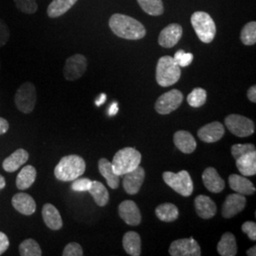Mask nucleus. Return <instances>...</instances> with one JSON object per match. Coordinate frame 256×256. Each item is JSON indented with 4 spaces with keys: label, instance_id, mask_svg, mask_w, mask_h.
I'll list each match as a JSON object with an SVG mask.
<instances>
[{
    "label": "nucleus",
    "instance_id": "obj_1",
    "mask_svg": "<svg viewBox=\"0 0 256 256\" xmlns=\"http://www.w3.org/2000/svg\"><path fill=\"white\" fill-rule=\"evenodd\" d=\"M110 27L114 34L128 40H140L146 34V28L140 21L122 14H114L110 18Z\"/></svg>",
    "mask_w": 256,
    "mask_h": 256
},
{
    "label": "nucleus",
    "instance_id": "obj_2",
    "mask_svg": "<svg viewBox=\"0 0 256 256\" xmlns=\"http://www.w3.org/2000/svg\"><path fill=\"white\" fill-rule=\"evenodd\" d=\"M86 162L82 156L68 155L63 156L55 166L54 176L61 182H74L84 174L86 171Z\"/></svg>",
    "mask_w": 256,
    "mask_h": 256
},
{
    "label": "nucleus",
    "instance_id": "obj_3",
    "mask_svg": "<svg viewBox=\"0 0 256 256\" xmlns=\"http://www.w3.org/2000/svg\"><path fill=\"white\" fill-rule=\"evenodd\" d=\"M182 76L180 66L171 56H162L158 59L156 68V82L164 88H168L178 82Z\"/></svg>",
    "mask_w": 256,
    "mask_h": 256
},
{
    "label": "nucleus",
    "instance_id": "obj_4",
    "mask_svg": "<svg viewBox=\"0 0 256 256\" xmlns=\"http://www.w3.org/2000/svg\"><path fill=\"white\" fill-rule=\"evenodd\" d=\"M140 160L142 154L136 148L126 147L115 154L111 164L114 173L119 176H122L136 169L140 164Z\"/></svg>",
    "mask_w": 256,
    "mask_h": 256
},
{
    "label": "nucleus",
    "instance_id": "obj_5",
    "mask_svg": "<svg viewBox=\"0 0 256 256\" xmlns=\"http://www.w3.org/2000/svg\"><path fill=\"white\" fill-rule=\"evenodd\" d=\"M192 28L200 40L203 43H210L216 34V26L210 14L205 12H196L191 16Z\"/></svg>",
    "mask_w": 256,
    "mask_h": 256
},
{
    "label": "nucleus",
    "instance_id": "obj_6",
    "mask_svg": "<svg viewBox=\"0 0 256 256\" xmlns=\"http://www.w3.org/2000/svg\"><path fill=\"white\" fill-rule=\"evenodd\" d=\"M164 182L171 187L174 192L188 198L194 192V183L189 172L182 170L178 173L164 172L162 174Z\"/></svg>",
    "mask_w": 256,
    "mask_h": 256
},
{
    "label": "nucleus",
    "instance_id": "obj_7",
    "mask_svg": "<svg viewBox=\"0 0 256 256\" xmlns=\"http://www.w3.org/2000/svg\"><path fill=\"white\" fill-rule=\"evenodd\" d=\"M37 94L32 82L22 84L14 96V102L18 110L25 114L32 113L36 104Z\"/></svg>",
    "mask_w": 256,
    "mask_h": 256
},
{
    "label": "nucleus",
    "instance_id": "obj_8",
    "mask_svg": "<svg viewBox=\"0 0 256 256\" xmlns=\"http://www.w3.org/2000/svg\"><path fill=\"white\" fill-rule=\"evenodd\" d=\"M225 126L230 132L239 138L252 136L254 133V122L245 116L238 114H230L225 118Z\"/></svg>",
    "mask_w": 256,
    "mask_h": 256
},
{
    "label": "nucleus",
    "instance_id": "obj_9",
    "mask_svg": "<svg viewBox=\"0 0 256 256\" xmlns=\"http://www.w3.org/2000/svg\"><path fill=\"white\" fill-rule=\"evenodd\" d=\"M182 92L178 90H172L165 92L156 102L155 110L160 115H168L178 110L182 104Z\"/></svg>",
    "mask_w": 256,
    "mask_h": 256
},
{
    "label": "nucleus",
    "instance_id": "obj_10",
    "mask_svg": "<svg viewBox=\"0 0 256 256\" xmlns=\"http://www.w3.org/2000/svg\"><path fill=\"white\" fill-rule=\"evenodd\" d=\"M169 254L172 256H200L202 250L194 238H182L172 242L169 248Z\"/></svg>",
    "mask_w": 256,
    "mask_h": 256
},
{
    "label": "nucleus",
    "instance_id": "obj_11",
    "mask_svg": "<svg viewBox=\"0 0 256 256\" xmlns=\"http://www.w3.org/2000/svg\"><path fill=\"white\" fill-rule=\"evenodd\" d=\"M88 68L86 58L82 54H74L66 59L64 76L68 81H75L82 77Z\"/></svg>",
    "mask_w": 256,
    "mask_h": 256
},
{
    "label": "nucleus",
    "instance_id": "obj_12",
    "mask_svg": "<svg viewBox=\"0 0 256 256\" xmlns=\"http://www.w3.org/2000/svg\"><path fill=\"white\" fill-rule=\"evenodd\" d=\"M246 203H247V200L245 196L238 192L230 194L226 198L225 202L223 203L222 210H221L222 216L227 220L236 216L239 212H241L245 209Z\"/></svg>",
    "mask_w": 256,
    "mask_h": 256
},
{
    "label": "nucleus",
    "instance_id": "obj_13",
    "mask_svg": "<svg viewBox=\"0 0 256 256\" xmlns=\"http://www.w3.org/2000/svg\"><path fill=\"white\" fill-rule=\"evenodd\" d=\"M122 180V186L124 191L128 194H136L140 192L144 178H146V171L140 165L133 171L129 172L128 174H124Z\"/></svg>",
    "mask_w": 256,
    "mask_h": 256
},
{
    "label": "nucleus",
    "instance_id": "obj_14",
    "mask_svg": "<svg viewBox=\"0 0 256 256\" xmlns=\"http://www.w3.org/2000/svg\"><path fill=\"white\" fill-rule=\"evenodd\" d=\"M182 27L180 24L173 23L165 27L158 36V44L165 48L176 46L182 37Z\"/></svg>",
    "mask_w": 256,
    "mask_h": 256
},
{
    "label": "nucleus",
    "instance_id": "obj_15",
    "mask_svg": "<svg viewBox=\"0 0 256 256\" xmlns=\"http://www.w3.org/2000/svg\"><path fill=\"white\" fill-rule=\"evenodd\" d=\"M119 216L128 225L138 226L142 221L140 210L132 200H124L119 205Z\"/></svg>",
    "mask_w": 256,
    "mask_h": 256
},
{
    "label": "nucleus",
    "instance_id": "obj_16",
    "mask_svg": "<svg viewBox=\"0 0 256 256\" xmlns=\"http://www.w3.org/2000/svg\"><path fill=\"white\" fill-rule=\"evenodd\" d=\"M225 134L224 126L220 122H212L198 131V136L202 142L207 144H214L218 142Z\"/></svg>",
    "mask_w": 256,
    "mask_h": 256
},
{
    "label": "nucleus",
    "instance_id": "obj_17",
    "mask_svg": "<svg viewBox=\"0 0 256 256\" xmlns=\"http://www.w3.org/2000/svg\"><path fill=\"white\" fill-rule=\"evenodd\" d=\"M12 207L24 216H32L36 210L34 200L26 192L16 194L12 198Z\"/></svg>",
    "mask_w": 256,
    "mask_h": 256
},
{
    "label": "nucleus",
    "instance_id": "obj_18",
    "mask_svg": "<svg viewBox=\"0 0 256 256\" xmlns=\"http://www.w3.org/2000/svg\"><path fill=\"white\" fill-rule=\"evenodd\" d=\"M202 180L206 189L210 192L218 194L225 188V182L222 180L216 169L214 167H208L202 174Z\"/></svg>",
    "mask_w": 256,
    "mask_h": 256
},
{
    "label": "nucleus",
    "instance_id": "obj_19",
    "mask_svg": "<svg viewBox=\"0 0 256 256\" xmlns=\"http://www.w3.org/2000/svg\"><path fill=\"white\" fill-rule=\"evenodd\" d=\"M194 208L198 216L203 220H210L216 214V205L214 200L204 194L194 198Z\"/></svg>",
    "mask_w": 256,
    "mask_h": 256
},
{
    "label": "nucleus",
    "instance_id": "obj_20",
    "mask_svg": "<svg viewBox=\"0 0 256 256\" xmlns=\"http://www.w3.org/2000/svg\"><path fill=\"white\" fill-rule=\"evenodd\" d=\"M229 184L230 189L234 192L243 194V196H250L256 194V187L252 182L248 180L245 176L232 174L229 176Z\"/></svg>",
    "mask_w": 256,
    "mask_h": 256
},
{
    "label": "nucleus",
    "instance_id": "obj_21",
    "mask_svg": "<svg viewBox=\"0 0 256 256\" xmlns=\"http://www.w3.org/2000/svg\"><path fill=\"white\" fill-rule=\"evenodd\" d=\"M28 160V153L25 149L19 148L4 160L2 166L6 172L12 173L18 171L20 167L25 164Z\"/></svg>",
    "mask_w": 256,
    "mask_h": 256
},
{
    "label": "nucleus",
    "instance_id": "obj_22",
    "mask_svg": "<svg viewBox=\"0 0 256 256\" xmlns=\"http://www.w3.org/2000/svg\"><path fill=\"white\" fill-rule=\"evenodd\" d=\"M174 144L176 148L184 154H192L196 149V142L192 134L185 130L176 131L174 135Z\"/></svg>",
    "mask_w": 256,
    "mask_h": 256
},
{
    "label": "nucleus",
    "instance_id": "obj_23",
    "mask_svg": "<svg viewBox=\"0 0 256 256\" xmlns=\"http://www.w3.org/2000/svg\"><path fill=\"white\" fill-rule=\"evenodd\" d=\"M42 218L48 228L54 230H61L63 227V220L57 208L52 204L46 203L42 209Z\"/></svg>",
    "mask_w": 256,
    "mask_h": 256
},
{
    "label": "nucleus",
    "instance_id": "obj_24",
    "mask_svg": "<svg viewBox=\"0 0 256 256\" xmlns=\"http://www.w3.org/2000/svg\"><path fill=\"white\" fill-rule=\"evenodd\" d=\"M236 160L238 171L245 176H252L256 174V152L252 151L239 156Z\"/></svg>",
    "mask_w": 256,
    "mask_h": 256
},
{
    "label": "nucleus",
    "instance_id": "obj_25",
    "mask_svg": "<svg viewBox=\"0 0 256 256\" xmlns=\"http://www.w3.org/2000/svg\"><path fill=\"white\" fill-rule=\"evenodd\" d=\"M218 252L221 256H236L238 254L236 239L232 232H225L218 244Z\"/></svg>",
    "mask_w": 256,
    "mask_h": 256
},
{
    "label": "nucleus",
    "instance_id": "obj_26",
    "mask_svg": "<svg viewBox=\"0 0 256 256\" xmlns=\"http://www.w3.org/2000/svg\"><path fill=\"white\" fill-rule=\"evenodd\" d=\"M99 172L106 178L111 189H117L120 185V176L114 173L112 164L108 160L102 158L98 162Z\"/></svg>",
    "mask_w": 256,
    "mask_h": 256
},
{
    "label": "nucleus",
    "instance_id": "obj_27",
    "mask_svg": "<svg viewBox=\"0 0 256 256\" xmlns=\"http://www.w3.org/2000/svg\"><path fill=\"white\" fill-rule=\"evenodd\" d=\"M122 246L129 256H140L142 240L140 234L136 232H128L122 238Z\"/></svg>",
    "mask_w": 256,
    "mask_h": 256
},
{
    "label": "nucleus",
    "instance_id": "obj_28",
    "mask_svg": "<svg viewBox=\"0 0 256 256\" xmlns=\"http://www.w3.org/2000/svg\"><path fill=\"white\" fill-rule=\"evenodd\" d=\"M36 176V169L34 166L27 165L23 167L16 178V187L22 191L27 190L34 183Z\"/></svg>",
    "mask_w": 256,
    "mask_h": 256
},
{
    "label": "nucleus",
    "instance_id": "obj_29",
    "mask_svg": "<svg viewBox=\"0 0 256 256\" xmlns=\"http://www.w3.org/2000/svg\"><path fill=\"white\" fill-rule=\"evenodd\" d=\"M77 1L78 0H52L48 6L46 14L50 18H59L72 9Z\"/></svg>",
    "mask_w": 256,
    "mask_h": 256
},
{
    "label": "nucleus",
    "instance_id": "obj_30",
    "mask_svg": "<svg viewBox=\"0 0 256 256\" xmlns=\"http://www.w3.org/2000/svg\"><path fill=\"white\" fill-rule=\"evenodd\" d=\"M88 192L92 194L95 203L100 207H104L110 202V192L106 187L100 182H92Z\"/></svg>",
    "mask_w": 256,
    "mask_h": 256
},
{
    "label": "nucleus",
    "instance_id": "obj_31",
    "mask_svg": "<svg viewBox=\"0 0 256 256\" xmlns=\"http://www.w3.org/2000/svg\"><path fill=\"white\" fill-rule=\"evenodd\" d=\"M156 216L164 222H174L178 218L180 212L173 203H164L156 208Z\"/></svg>",
    "mask_w": 256,
    "mask_h": 256
},
{
    "label": "nucleus",
    "instance_id": "obj_32",
    "mask_svg": "<svg viewBox=\"0 0 256 256\" xmlns=\"http://www.w3.org/2000/svg\"><path fill=\"white\" fill-rule=\"evenodd\" d=\"M140 8L144 10L147 14L158 16L164 12L162 0H137Z\"/></svg>",
    "mask_w": 256,
    "mask_h": 256
},
{
    "label": "nucleus",
    "instance_id": "obj_33",
    "mask_svg": "<svg viewBox=\"0 0 256 256\" xmlns=\"http://www.w3.org/2000/svg\"><path fill=\"white\" fill-rule=\"evenodd\" d=\"M19 254L21 256H41L42 250L34 239L28 238L19 245Z\"/></svg>",
    "mask_w": 256,
    "mask_h": 256
},
{
    "label": "nucleus",
    "instance_id": "obj_34",
    "mask_svg": "<svg viewBox=\"0 0 256 256\" xmlns=\"http://www.w3.org/2000/svg\"><path fill=\"white\" fill-rule=\"evenodd\" d=\"M242 43L246 46H252L256 43V22L252 21L246 24L240 34Z\"/></svg>",
    "mask_w": 256,
    "mask_h": 256
},
{
    "label": "nucleus",
    "instance_id": "obj_35",
    "mask_svg": "<svg viewBox=\"0 0 256 256\" xmlns=\"http://www.w3.org/2000/svg\"><path fill=\"white\" fill-rule=\"evenodd\" d=\"M206 101H207V92L202 88H196L192 90V92L189 93L187 97V102L189 106L194 108L204 106Z\"/></svg>",
    "mask_w": 256,
    "mask_h": 256
},
{
    "label": "nucleus",
    "instance_id": "obj_36",
    "mask_svg": "<svg viewBox=\"0 0 256 256\" xmlns=\"http://www.w3.org/2000/svg\"><path fill=\"white\" fill-rule=\"evenodd\" d=\"M16 8L27 14H32L36 12L38 6L36 0H14Z\"/></svg>",
    "mask_w": 256,
    "mask_h": 256
},
{
    "label": "nucleus",
    "instance_id": "obj_37",
    "mask_svg": "<svg viewBox=\"0 0 256 256\" xmlns=\"http://www.w3.org/2000/svg\"><path fill=\"white\" fill-rule=\"evenodd\" d=\"M173 58H174V62L180 68H185V66H188L192 64L194 55L191 52H185L183 50H180L174 54Z\"/></svg>",
    "mask_w": 256,
    "mask_h": 256
},
{
    "label": "nucleus",
    "instance_id": "obj_38",
    "mask_svg": "<svg viewBox=\"0 0 256 256\" xmlns=\"http://www.w3.org/2000/svg\"><path fill=\"white\" fill-rule=\"evenodd\" d=\"M252 151H256V146L252 144H238L232 146V155L234 158V160Z\"/></svg>",
    "mask_w": 256,
    "mask_h": 256
},
{
    "label": "nucleus",
    "instance_id": "obj_39",
    "mask_svg": "<svg viewBox=\"0 0 256 256\" xmlns=\"http://www.w3.org/2000/svg\"><path fill=\"white\" fill-rule=\"evenodd\" d=\"M92 180L90 178H76L72 184V190L74 192H88L92 187Z\"/></svg>",
    "mask_w": 256,
    "mask_h": 256
},
{
    "label": "nucleus",
    "instance_id": "obj_40",
    "mask_svg": "<svg viewBox=\"0 0 256 256\" xmlns=\"http://www.w3.org/2000/svg\"><path fill=\"white\" fill-rule=\"evenodd\" d=\"M63 256H84L82 247L78 243H70L64 247Z\"/></svg>",
    "mask_w": 256,
    "mask_h": 256
},
{
    "label": "nucleus",
    "instance_id": "obj_41",
    "mask_svg": "<svg viewBox=\"0 0 256 256\" xmlns=\"http://www.w3.org/2000/svg\"><path fill=\"white\" fill-rule=\"evenodd\" d=\"M242 232L252 241L256 240V224L254 221H246L242 225Z\"/></svg>",
    "mask_w": 256,
    "mask_h": 256
},
{
    "label": "nucleus",
    "instance_id": "obj_42",
    "mask_svg": "<svg viewBox=\"0 0 256 256\" xmlns=\"http://www.w3.org/2000/svg\"><path fill=\"white\" fill-rule=\"evenodd\" d=\"M10 39V30L4 20L0 19V48L5 46Z\"/></svg>",
    "mask_w": 256,
    "mask_h": 256
},
{
    "label": "nucleus",
    "instance_id": "obj_43",
    "mask_svg": "<svg viewBox=\"0 0 256 256\" xmlns=\"http://www.w3.org/2000/svg\"><path fill=\"white\" fill-rule=\"evenodd\" d=\"M9 246V238L4 232H0V256H2L8 250Z\"/></svg>",
    "mask_w": 256,
    "mask_h": 256
},
{
    "label": "nucleus",
    "instance_id": "obj_44",
    "mask_svg": "<svg viewBox=\"0 0 256 256\" xmlns=\"http://www.w3.org/2000/svg\"><path fill=\"white\" fill-rule=\"evenodd\" d=\"M9 128L8 120L0 117V135H3L5 133H7L8 130H9Z\"/></svg>",
    "mask_w": 256,
    "mask_h": 256
},
{
    "label": "nucleus",
    "instance_id": "obj_45",
    "mask_svg": "<svg viewBox=\"0 0 256 256\" xmlns=\"http://www.w3.org/2000/svg\"><path fill=\"white\" fill-rule=\"evenodd\" d=\"M248 98L252 102H256V86H252L248 88L247 93Z\"/></svg>",
    "mask_w": 256,
    "mask_h": 256
},
{
    "label": "nucleus",
    "instance_id": "obj_46",
    "mask_svg": "<svg viewBox=\"0 0 256 256\" xmlns=\"http://www.w3.org/2000/svg\"><path fill=\"white\" fill-rule=\"evenodd\" d=\"M118 111H119V108H118V104H117L116 102H112V104H110V110H108V114H110V116H114V115H116V114L118 113Z\"/></svg>",
    "mask_w": 256,
    "mask_h": 256
},
{
    "label": "nucleus",
    "instance_id": "obj_47",
    "mask_svg": "<svg viewBox=\"0 0 256 256\" xmlns=\"http://www.w3.org/2000/svg\"><path fill=\"white\" fill-rule=\"evenodd\" d=\"M106 101V95L104 93H102L101 95L99 96V98L95 101V104L97 106H101L102 104H104V102Z\"/></svg>",
    "mask_w": 256,
    "mask_h": 256
},
{
    "label": "nucleus",
    "instance_id": "obj_48",
    "mask_svg": "<svg viewBox=\"0 0 256 256\" xmlns=\"http://www.w3.org/2000/svg\"><path fill=\"white\" fill-rule=\"evenodd\" d=\"M247 256H256V247L250 248L247 250Z\"/></svg>",
    "mask_w": 256,
    "mask_h": 256
},
{
    "label": "nucleus",
    "instance_id": "obj_49",
    "mask_svg": "<svg viewBox=\"0 0 256 256\" xmlns=\"http://www.w3.org/2000/svg\"><path fill=\"white\" fill-rule=\"evenodd\" d=\"M5 186H6V180H5L4 176L0 174V190L4 189V188H5Z\"/></svg>",
    "mask_w": 256,
    "mask_h": 256
}]
</instances>
